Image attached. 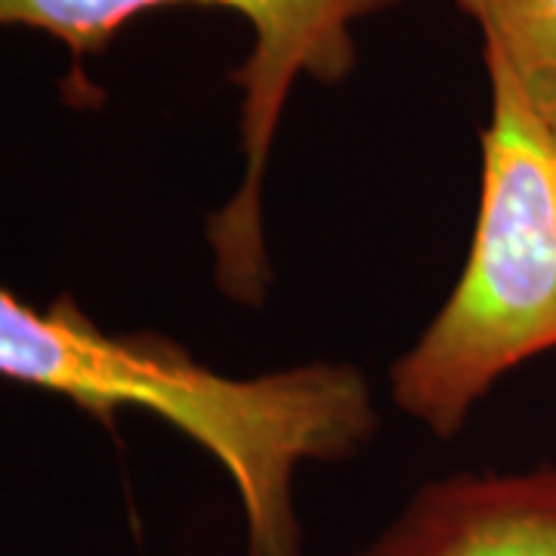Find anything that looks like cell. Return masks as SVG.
<instances>
[{
	"mask_svg": "<svg viewBox=\"0 0 556 556\" xmlns=\"http://www.w3.org/2000/svg\"><path fill=\"white\" fill-rule=\"evenodd\" d=\"M0 375L105 424L124 408L149 412L199 442L236 485L244 556H303L298 470L358 455L378 433L375 393L356 365L226 378L170 338L102 331L72 294L31 306L0 291Z\"/></svg>",
	"mask_w": 556,
	"mask_h": 556,
	"instance_id": "6da1fadb",
	"label": "cell"
},
{
	"mask_svg": "<svg viewBox=\"0 0 556 556\" xmlns=\"http://www.w3.org/2000/svg\"><path fill=\"white\" fill-rule=\"evenodd\" d=\"M358 556H556V464L430 479Z\"/></svg>",
	"mask_w": 556,
	"mask_h": 556,
	"instance_id": "277c9868",
	"label": "cell"
},
{
	"mask_svg": "<svg viewBox=\"0 0 556 556\" xmlns=\"http://www.w3.org/2000/svg\"><path fill=\"white\" fill-rule=\"evenodd\" d=\"M174 3L223 7L251 25V53L232 72L241 90L239 137L244 155L236 195L207 219L219 294L257 306L269 288L263 236V177L278 124L298 78L340 84L356 68L353 25L399 0H0V22L50 35L75 60L93 56L127 22Z\"/></svg>",
	"mask_w": 556,
	"mask_h": 556,
	"instance_id": "3957f363",
	"label": "cell"
},
{
	"mask_svg": "<svg viewBox=\"0 0 556 556\" xmlns=\"http://www.w3.org/2000/svg\"><path fill=\"white\" fill-rule=\"evenodd\" d=\"M482 31V56L497 60L519 93L556 130V0H455Z\"/></svg>",
	"mask_w": 556,
	"mask_h": 556,
	"instance_id": "5b68a950",
	"label": "cell"
},
{
	"mask_svg": "<svg viewBox=\"0 0 556 556\" xmlns=\"http://www.w3.org/2000/svg\"><path fill=\"white\" fill-rule=\"evenodd\" d=\"M479 207L467 263L424 334L390 368V396L437 439L522 362L556 350V130L492 56Z\"/></svg>",
	"mask_w": 556,
	"mask_h": 556,
	"instance_id": "7a4b0ae2",
	"label": "cell"
}]
</instances>
